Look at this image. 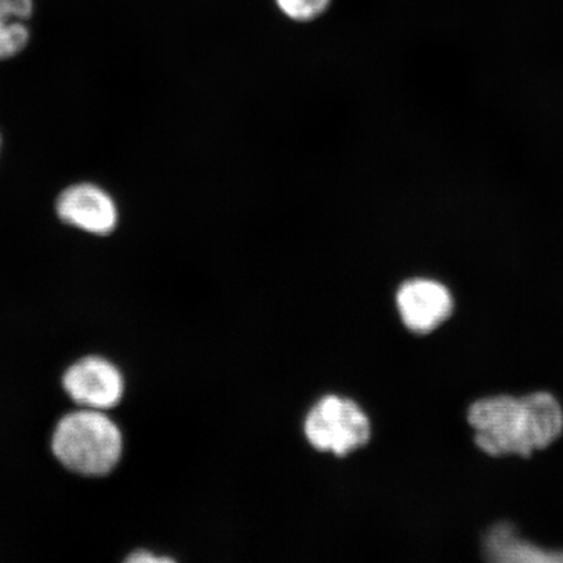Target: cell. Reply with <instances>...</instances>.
I'll use <instances>...</instances> for the list:
<instances>
[{
	"label": "cell",
	"instance_id": "cell-1",
	"mask_svg": "<svg viewBox=\"0 0 563 563\" xmlns=\"http://www.w3.org/2000/svg\"><path fill=\"white\" fill-rule=\"evenodd\" d=\"M468 422L484 453L530 456L560 438L563 411L559 400L545 391L520 398L496 396L476 400L470 407Z\"/></svg>",
	"mask_w": 563,
	"mask_h": 563
},
{
	"label": "cell",
	"instance_id": "cell-2",
	"mask_svg": "<svg viewBox=\"0 0 563 563\" xmlns=\"http://www.w3.org/2000/svg\"><path fill=\"white\" fill-rule=\"evenodd\" d=\"M53 453L63 466L86 476H104L123 453V435L100 410H80L62 418L53 434Z\"/></svg>",
	"mask_w": 563,
	"mask_h": 563
},
{
	"label": "cell",
	"instance_id": "cell-3",
	"mask_svg": "<svg viewBox=\"0 0 563 563\" xmlns=\"http://www.w3.org/2000/svg\"><path fill=\"white\" fill-rule=\"evenodd\" d=\"M305 433L319 452L346 456L367 445L372 426L367 413L354 400L327 396L308 412Z\"/></svg>",
	"mask_w": 563,
	"mask_h": 563
},
{
	"label": "cell",
	"instance_id": "cell-4",
	"mask_svg": "<svg viewBox=\"0 0 563 563\" xmlns=\"http://www.w3.org/2000/svg\"><path fill=\"white\" fill-rule=\"evenodd\" d=\"M55 210L62 222L97 236L111 234L119 222L117 202L93 183L67 187L56 199Z\"/></svg>",
	"mask_w": 563,
	"mask_h": 563
},
{
	"label": "cell",
	"instance_id": "cell-5",
	"mask_svg": "<svg viewBox=\"0 0 563 563\" xmlns=\"http://www.w3.org/2000/svg\"><path fill=\"white\" fill-rule=\"evenodd\" d=\"M68 396L90 410L115 407L124 394V378L114 364L100 356H87L76 362L63 376Z\"/></svg>",
	"mask_w": 563,
	"mask_h": 563
},
{
	"label": "cell",
	"instance_id": "cell-6",
	"mask_svg": "<svg viewBox=\"0 0 563 563\" xmlns=\"http://www.w3.org/2000/svg\"><path fill=\"white\" fill-rule=\"evenodd\" d=\"M397 308L408 330L417 334H428L452 316L454 300L449 288L440 282L413 278L398 288Z\"/></svg>",
	"mask_w": 563,
	"mask_h": 563
},
{
	"label": "cell",
	"instance_id": "cell-7",
	"mask_svg": "<svg viewBox=\"0 0 563 563\" xmlns=\"http://www.w3.org/2000/svg\"><path fill=\"white\" fill-rule=\"evenodd\" d=\"M485 553L495 562H563L562 551H548L518 538L516 530L509 523H498L492 527L485 538Z\"/></svg>",
	"mask_w": 563,
	"mask_h": 563
},
{
	"label": "cell",
	"instance_id": "cell-8",
	"mask_svg": "<svg viewBox=\"0 0 563 563\" xmlns=\"http://www.w3.org/2000/svg\"><path fill=\"white\" fill-rule=\"evenodd\" d=\"M33 9V0H0V59L13 58L30 44L26 21Z\"/></svg>",
	"mask_w": 563,
	"mask_h": 563
},
{
	"label": "cell",
	"instance_id": "cell-9",
	"mask_svg": "<svg viewBox=\"0 0 563 563\" xmlns=\"http://www.w3.org/2000/svg\"><path fill=\"white\" fill-rule=\"evenodd\" d=\"M279 10L295 21H312L328 10L332 0H276Z\"/></svg>",
	"mask_w": 563,
	"mask_h": 563
},
{
	"label": "cell",
	"instance_id": "cell-10",
	"mask_svg": "<svg viewBox=\"0 0 563 563\" xmlns=\"http://www.w3.org/2000/svg\"><path fill=\"white\" fill-rule=\"evenodd\" d=\"M126 562H172V559L168 558H157V555H154L151 552L145 551H139L135 553H132L129 559L125 560Z\"/></svg>",
	"mask_w": 563,
	"mask_h": 563
},
{
	"label": "cell",
	"instance_id": "cell-11",
	"mask_svg": "<svg viewBox=\"0 0 563 563\" xmlns=\"http://www.w3.org/2000/svg\"><path fill=\"white\" fill-rule=\"evenodd\" d=\"M0 146H2V137H0Z\"/></svg>",
	"mask_w": 563,
	"mask_h": 563
}]
</instances>
